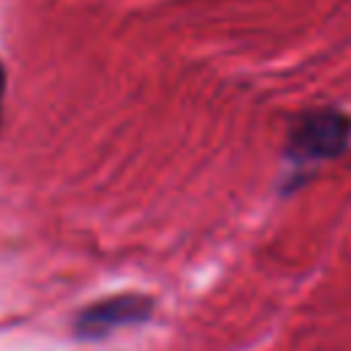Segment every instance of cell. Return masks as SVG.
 <instances>
[{"label":"cell","mask_w":351,"mask_h":351,"mask_svg":"<svg viewBox=\"0 0 351 351\" xmlns=\"http://www.w3.org/2000/svg\"><path fill=\"white\" fill-rule=\"evenodd\" d=\"M351 123L340 112H313L304 115L293 134H291V148L296 151V159H324V156H337L346 148Z\"/></svg>","instance_id":"7a4b0ae2"},{"label":"cell","mask_w":351,"mask_h":351,"mask_svg":"<svg viewBox=\"0 0 351 351\" xmlns=\"http://www.w3.org/2000/svg\"><path fill=\"white\" fill-rule=\"evenodd\" d=\"M154 299L145 293H115L110 299L93 302L77 315V335L85 340H99L118 329L148 321Z\"/></svg>","instance_id":"6da1fadb"},{"label":"cell","mask_w":351,"mask_h":351,"mask_svg":"<svg viewBox=\"0 0 351 351\" xmlns=\"http://www.w3.org/2000/svg\"><path fill=\"white\" fill-rule=\"evenodd\" d=\"M3 90H5V71L0 66V107H3Z\"/></svg>","instance_id":"3957f363"}]
</instances>
